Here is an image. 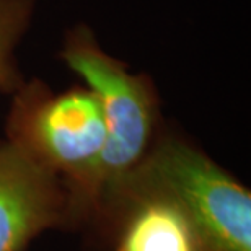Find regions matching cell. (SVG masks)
Masks as SVG:
<instances>
[{
	"label": "cell",
	"mask_w": 251,
	"mask_h": 251,
	"mask_svg": "<svg viewBox=\"0 0 251 251\" xmlns=\"http://www.w3.org/2000/svg\"><path fill=\"white\" fill-rule=\"evenodd\" d=\"M119 191L158 194L175 202L201 251H251L250 191L181 139L163 137L150 145Z\"/></svg>",
	"instance_id": "6da1fadb"
},
{
	"label": "cell",
	"mask_w": 251,
	"mask_h": 251,
	"mask_svg": "<svg viewBox=\"0 0 251 251\" xmlns=\"http://www.w3.org/2000/svg\"><path fill=\"white\" fill-rule=\"evenodd\" d=\"M61 59L95 92L104 114L106 142L92 196L118 193L152 145L158 104L153 83L144 75L130 74L124 62L109 56L87 25L65 31Z\"/></svg>",
	"instance_id": "7a4b0ae2"
},
{
	"label": "cell",
	"mask_w": 251,
	"mask_h": 251,
	"mask_svg": "<svg viewBox=\"0 0 251 251\" xmlns=\"http://www.w3.org/2000/svg\"><path fill=\"white\" fill-rule=\"evenodd\" d=\"M8 139L92 196L106 124L101 103L88 87L52 93L39 80L23 83L8 118Z\"/></svg>",
	"instance_id": "3957f363"
},
{
	"label": "cell",
	"mask_w": 251,
	"mask_h": 251,
	"mask_svg": "<svg viewBox=\"0 0 251 251\" xmlns=\"http://www.w3.org/2000/svg\"><path fill=\"white\" fill-rule=\"evenodd\" d=\"M61 176L15 140L0 144V251H22L62 220Z\"/></svg>",
	"instance_id": "277c9868"
},
{
	"label": "cell",
	"mask_w": 251,
	"mask_h": 251,
	"mask_svg": "<svg viewBox=\"0 0 251 251\" xmlns=\"http://www.w3.org/2000/svg\"><path fill=\"white\" fill-rule=\"evenodd\" d=\"M137 209L130 214L118 242V251H201L193 227L170 199L135 193Z\"/></svg>",
	"instance_id": "5b68a950"
},
{
	"label": "cell",
	"mask_w": 251,
	"mask_h": 251,
	"mask_svg": "<svg viewBox=\"0 0 251 251\" xmlns=\"http://www.w3.org/2000/svg\"><path fill=\"white\" fill-rule=\"evenodd\" d=\"M36 0H0V92L23 85L15 51L33 22Z\"/></svg>",
	"instance_id": "8992f818"
}]
</instances>
